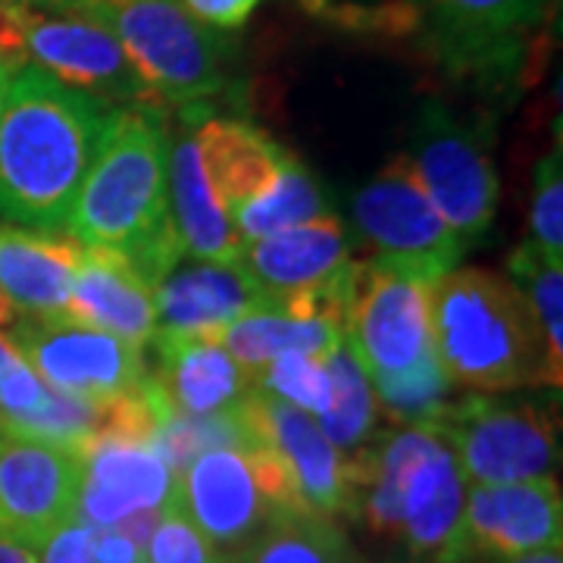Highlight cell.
I'll use <instances>...</instances> for the list:
<instances>
[{
    "mask_svg": "<svg viewBox=\"0 0 563 563\" xmlns=\"http://www.w3.org/2000/svg\"><path fill=\"white\" fill-rule=\"evenodd\" d=\"M110 110L35 66L16 69L0 113V220L66 235Z\"/></svg>",
    "mask_w": 563,
    "mask_h": 563,
    "instance_id": "cell-1",
    "label": "cell"
},
{
    "mask_svg": "<svg viewBox=\"0 0 563 563\" xmlns=\"http://www.w3.org/2000/svg\"><path fill=\"white\" fill-rule=\"evenodd\" d=\"M66 235L120 254L157 288L185 257L169 217V139L157 110L113 107Z\"/></svg>",
    "mask_w": 563,
    "mask_h": 563,
    "instance_id": "cell-2",
    "label": "cell"
},
{
    "mask_svg": "<svg viewBox=\"0 0 563 563\" xmlns=\"http://www.w3.org/2000/svg\"><path fill=\"white\" fill-rule=\"evenodd\" d=\"M354 514L422 563H470L463 542V476L439 426H401L344 457Z\"/></svg>",
    "mask_w": 563,
    "mask_h": 563,
    "instance_id": "cell-3",
    "label": "cell"
},
{
    "mask_svg": "<svg viewBox=\"0 0 563 563\" xmlns=\"http://www.w3.org/2000/svg\"><path fill=\"white\" fill-rule=\"evenodd\" d=\"M432 347L448 379L501 395L544 388V339L523 291L488 269H451L429 291Z\"/></svg>",
    "mask_w": 563,
    "mask_h": 563,
    "instance_id": "cell-4",
    "label": "cell"
},
{
    "mask_svg": "<svg viewBox=\"0 0 563 563\" xmlns=\"http://www.w3.org/2000/svg\"><path fill=\"white\" fill-rule=\"evenodd\" d=\"M76 3L113 32L157 103H198L225 88L220 41L179 0Z\"/></svg>",
    "mask_w": 563,
    "mask_h": 563,
    "instance_id": "cell-5",
    "label": "cell"
},
{
    "mask_svg": "<svg viewBox=\"0 0 563 563\" xmlns=\"http://www.w3.org/2000/svg\"><path fill=\"white\" fill-rule=\"evenodd\" d=\"M439 429L454 448L463 483L551 479L561 463L558 401L470 391L444 410Z\"/></svg>",
    "mask_w": 563,
    "mask_h": 563,
    "instance_id": "cell-6",
    "label": "cell"
},
{
    "mask_svg": "<svg viewBox=\"0 0 563 563\" xmlns=\"http://www.w3.org/2000/svg\"><path fill=\"white\" fill-rule=\"evenodd\" d=\"M432 285L385 257L344 263L342 335L366 376H395L435 351L429 322Z\"/></svg>",
    "mask_w": 563,
    "mask_h": 563,
    "instance_id": "cell-7",
    "label": "cell"
},
{
    "mask_svg": "<svg viewBox=\"0 0 563 563\" xmlns=\"http://www.w3.org/2000/svg\"><path fill=\"white\" fill-rule=\"evenodd\" d=\"M20 69L35 66L63 85L103 103L157 110L161 103L141 81L113 32L88 16L76 0L16 7Z\"/></svg>",
    "mask_w": 563,
    "mask_h": 563,
    "instance_id": "cell-8",
    "label": "cell"
},
{
    "mask_svg": "<svg viewBox=\"0 0 563 563\" xmlns=\"http://www.w3.org/2000/svg\"><path fill=\"white\" fill-rule=\"evenodd\" d=\"M10 342L41 383L88 401H117L147 383L144 347L91 329L69 313H22Z\"/></svg>",
    "mask_w": 563,
    "mask_h": 563,
    "instance_id": "cell-9",
    "label": "cell"
},
{
    "mask_svg": "<svg viewBox=\"0 0 563 563\" xmlns=\"http://www.w3.org/2000/svg\"><path fill=\"white\" fill-rule=\"evenodd\" d=\"M404 157L426 198L463 242L483 239L498 207V176L476 125L457 120L444 103L426 101Z\"/></svg>",
    "mask_w": 563,
    "mask_h": 563,
    "instance_id": "cell-10",
    "label": "cell"
},
{
    "mask_svg": "<svg viewBox=\"0 0 563 563\" xmlns=\"http://www.w3.org/2000/svg\"><path fill=\"white\" fill-rule=\"evenodd\" d=\"M354 225L379 257L401 263L429 282L451 273L466 251V242L426 198L404 154L357 191Z\"/></svg>",
    "mask_w": 563,
    "mask_h": 563,
    "instance_id": "cell-11",
    "label": "cell"
},
{
    "mask_svg": "<svg viewBox=\"0 0 563 563\" xmlns=\"http://www.w3.org/2000/svg\"><path fill=\"white\" fill-rule=\"evenodd\" d=\"M161 510H173L220 554L242 551L279 510L263 492L247 448H207L173 473Z\"/></svg>",
    "mask_w": 563,
    "mask_h": 563,
    "instance_id": "cell-12",
    "label": "cell"
},
{
    "mask_svg": "<svg viewBox=\"0 0 563 563\" xmlns=\"http://www.w3.org/2000/svg\"><path fill=\"white\" fill-rule=\"evenodd\" d=\"M85 451L0 432V539L38 554L60 526L79 520Z\"/></svg>",
    "mask_w": 563,
    "mask_h": 563,
    "instance_id": "cell-13",
    "label": "cell"
},
{
    "mask_svg": "<svg viewBox=\"0 0 563 563\" xmlns=\"http://www.w3.org/2000/svg\"><path fill=\"white\" fill-rule=\"evenodd\" d=\"M239 420L244 426V448L266 444L279 457L303 514L322 520L354 514L344 457L322 435L317 417L251 388L239 404Z\"/></svg>",
    "mask_w": 563,
    "mask_h": 563,
    "instance_id": "cell-14",
    "label": "cell"
},
{
    "mask_svg": "<svg viewBox=\"0 0 563 563\" xmlns=\"http://www.w3.org/2000/svg\"><path fill=\"white\" fill-rule=\"evenodd\" d=\"M563 501L554 479L473 485L463 498V542L470 563L561 548Z\"/></svg>",
    "mask_w": 563,
    "mask_h": 563,
    "instance_id": "cell-15",
    "label": "cell"
},
{
    "mask_svg": "<svg viewBox=\"0 0 563 563\" xmlns=\"http://www.w3.org/2000/svg\"><path fill=\"white\" fill-rule=\"evenodd\" d=\"M420 7L448 66L501 69L520 54L548 0H420Z\"/></svg>",
    "mask_w": 563,
    "mask_h": 563,
    "instance_id": "cell-16",
    "label": "cell"
},
{
    "mask_svg": "<svg viewBox=\"0 0 563 563\" xmlns=\"http://www.w3.org/2000/svg\"><path fill=\"white\" fill-rule=\"evenodd\" d=\"M169 466L151 442L101 439L85 448L79 520L91 529H113L139 510L166 501Z\"/></svg>",
    "mask_w": 563,
    "mask_h": 563,
    "instance_id": "cell-17",
    "label": "cell"
},
{
    "mask_svg": "<svg viewBox=\"0 0 563 563\" xmlns=\"http://www.w3.org/2000/svg\"><path fill=\"white\" fill-rule=\"evenodd\" d=\"M157 369L151 373L163 401L181 417L229 413L251 395V376L207 332H157Z\"/></svg>",
    "mask_w": 563,
    "mask_h": 563,
    "instance_id": "cell-18",
    "label": "cell"
},
{
    "mask_svg": "<svg viewBox=\"0 0 563 563\" xmlns=\"http://www.w3.org/2000/svg\"><path fill=\"white\" fill-rule=\"evenodd\" d=\"M239 266L273 307L332 279L347 263V232L335 217L303 222L261 242H244Z\"/></svg>",
    "mask_w": 563,
    "mask_h": 563,
    "instance_id": "cell-19",
    "label": "cell"
},
{
    "mask_svg": "<svg viewBox=\"0 0 563 563\" xmlns=\"http://www.w3.org/2000/svg\"><path fill=\"white\" fill-rule=\"evenodd\" d=\"M66 313L91 329L110 332L122 342L144 347L157 335V303L154 288L103 247H81Z\"/></svg>",
    "mask_w": 563,
    "mask_h": 563,
    "instance_id": "cell-20",
    "label": "cell"
},
{
    "mask_svg": "<svg viewBox=\"0 0 563 563\" xmlns=\"http://www.w3.org/2000/svg\"><path fill=\"white\" fill-rule=\"evenodd\" d=\"M157 332H217L244 313L273 307L239 263H203L173 269L154 288Z\"/></svg>",
    "mask_w": 563,
    "mask_h": 563,
    "instance_id": "cell-21",
    "label": "cell"
},
{
    "mask_svg": "<svg viewBox=\"0 0 563 563\" xmlns=\"http://www.w3.org/2000/svg\"><path fill=\"white\" fill-rule=\"evenodd\" d=\"M191 139L198 144L207 188L229 210V217L235 207L261 195L288 157V151L263 129L225 117H207Z\"/></svg>",
    "mask_w": 563,
    "mask_h": 563,
    "instance_id": "cell-22",
    "label": "cell"
},
{
    "mask_svg": "<svg viewBox=\"0 0 563 563\" xmlns=\"http://www.w3.org/2000/svg\"><path fill=\"white\" fill-rule=\"evenodd\" d=\"M69 235L25 232L0 222V291L16 313H66L69 285L79 263Z\"/></svg>",
    "mask_w": 563,
    "mask_h": 563,
    "instance_id": "cell-23",
    "label": "cell"
},
{
    "mask_svg": "<svg viewBox=\"0 0 563 563\" xmlns=\"http://www.w3.org/2000/svg\"><path fill=\"white\" fill-rule=\"evenodd\" d=\"M169 217L179 232L185 254L203 263H235L242 254V239L203 179L198 144L191 135L176 141L169 151Z\"/></svg>",
    "mask_w": 563,
    "mask_h": 563,
    "instance_id": "cell-24",
    "label": "cell"
},
{
    "mask_svg": "<svg viewBox=\"0 0 563 563\" xmlns=\"http://www.w3.org/2000/svg\"><path fill=\"white\" fill-rule=\"evenodd\" d=\"M210 339L229 351V357L242 366L251 376V383H257L263 366L276 361L279 354H310V357H329L339 344L344 342L342 329L325 320H301L285 313L282 307H261L254 313H244L242 320H235L225 329L207 332Z\"/></svg>",
    "mask_w": 563,
    "mask_h": 563,
    "instance_id": "cell-25",
    "label": "cell"
},
{
    "mask_svg": "<svg viewBox=\"0 0 563 563\" xmlns=\"http://www.w3.org/2000/svg\"><path fill=\"white\" fill-rule=\"evenodd\" d=\"M229 563H363L332 520L301 510L276 514Z\"/></svg>",
    "mask_w": 563,
    "mask_h": 563,
    "instance_id": "cell-26",
    "label": "cell"
},
{
    "mask_svg": "<svg viewBox=\"0 0 563 563\" xmlns=\"http://www.w3.org/2000/svg\"><path fill=\"white\" fill-rule=\"evenodd\" d=\"M325 217V198L310 169L298 157H285L276 179L254 195L251 201L232 210V225L244 242H261L276 232L295 229Z\"/></svg>",
    "mask_w": 563,
    "mask_h": 563,
    "instance_id": "cell-27",
    "label": "cell"
},
{
    "mask_svg": "<svg viewBox=\"0 0 563 563\" xmlns=\"http://www.w3.org/2000/svg\"><path fill=\"white\" fill-rule=\"evenodd\" d=\"M325 369L332 379V401L325 413L317 417V426L342 457H354L383 435L376 426L379 407L363 366L347 344L342 342L325 357Z\"/></svg>",
    "mask_w": 563,
    "mask_h": 563,
    "instance_id": "cell-28",
    "label": "cell"
},
{
    "mask_svg": "<svg viewBox=\"0 0 563 563\" xmlns=\"http://www.w3.org/2000/svg\"><path fill=\"white\" fill-rule=\"evenodd\" d=\"M514 285L536 313L544 339V388L561 391L563 383V263H548L526 242L510 257Z\"/></svg>",
    "mask_w": 563,
    "mask_h": 563,
    "instance_id": "cell-29",
    "label": "cell"
},
{
    "mask_svg": "<svg viewBox=\"0 0 563 563\" xmlns=\"http://www.w3.org/2000/svg\"><path fill=\"white\" fill-rule=\"evenodd\" d=\"M376 407L398 426H439L454 401V383L448 379L435 351L417 366L395 376H366Z\"/></svg>",
    "mask_w": 563,
    "mask_h": 563,
    "instance_id": "cell-30",
    "label": "cell"
},
{
    "mask_svg": "<svg viewBox=\"0 0 563 563\" xmlns=\"http://www.w3.org/2000/svg\"><path fill=\"white\" fill-rule=\"evenodd\" d=\"M254 388L298 407L310 417L325 413V407L332 401V379H329L325 361L310 357V354H295V351L266 363Z\"/></svg>",
    "mask_w": 563,
    "mask_h": 563,
    "instance_id": "cell-31",
    "label": "cell"
},
{
    "mask_svg": "<svg viewBox=\"0 0 563 563\" xmlns=\"http://www.w3.org/2000/svg\"><path fill=\"white\" fill-rule=\"evenodd\" d=\"M532 247L548 263L563 261V169L561 147L548 154L536 169V188H532Z\"/></svg>",
    "mask_w": 563,
    "mask_h": 563,
    "instance_id": "cell-32",
    "label": "cell"
},
{
    "mask_svg": "<svg viewBox=\"0 0 563 563\" xmlns=\"http://www.w3.org/2000/svg\"><path fill=\"white\" fill-rule=\"evenodd\" d=\"M47 395V385L35 376L16 344L0 335V429L29 417Z\"/></svg>",
    "mask_w": 563,
    "mask_h": 563,
    "instance_id": "cell-33",
    "label": "cell"
},
{
    "mask_svg": "<svg viewBox=\"0 0 563 563\" xmlns=\"http://www.w3.org/2000/svg\"><path fill=\"white\" fill-rule=\"evenodd\" d=\"M147 563H229L225 554H220L195 526L173 510H161V523L147 542Z\"/></svg>",
    "mask_w": 563,
    "mask_h": 563,
    "instance_id": "cell-34",
    "label": "cell"
},
{
    "mask_svg": "<svg viewBox=\"0 0 563 563\" xmlns=\"http://www.w3.org/2000/svg\"><path fill=\"white\" fill-rule=\"evenodd\" d=\"M98 539V529L81 520L60 526L47 542L38 548V563H91V548Z\"/></svg>",
    "mask_w": 563,
    "mask_h": 563,
    "instance_id": "cell-35",
    "label": "cell"
},
{
    "mask_svg": "<svg viewBox=\"0 0 563 563\" xmlns=\"http://www.w3.org/2000/svg\"><path fill=\"white\" fill-rule=\"evenodd\" d=\"M179 3L207 29L235 32L254 16L263 0H179Z\"/></svg>",
    "mask_w": 563,
    "mask_h": 563,
    "instance_id": "cell-36",
    "label": "cell"
},
{
    "mask_svg": "<svg viewBox=\"0 0 563 563\" xmlns=\"http://www.w3.org/2000/svg\"><path fill=\"white\" fill-rule=\"evenodd\" d=\"M139 558V548L122 536L120 529H98V539L91 548V563H135Z\"/></svg>",
    "mask_w": 563,
    "mask_h": 563,
    "instance_id": "cell-37",
    "label": "cell"
},
{
    "mask_svg": "<svg viewBox=\"0 0 563 563\" xmlns=\"http://www.w3.org/2000/svg\"><path fill=\"white\" fill-rule=\"evenodd\" d=\"M0 563H38V554L22 544L0 539Z\"/></svg>",
    "mask_w": 563,
    "mask_h": 563,
    "instance_id": "cell-38",
    "label": "cell"
},
{
    "mask_svg": "<svg viewBox=\"0 0 563 563\" xmlns=\"http://www.w3.org/2000/svg\"><path fill=\"white\" fill-rule=\"evenodd\" d=\"M492 563H563L561 548H544V551H532V554H520V558H501Z\"/></svg>",
    "mask_w": 563,
    "mask_h": 563,
    "instance_id": "cell-39",
    "label": "cell"
},
{
    "mask_svg": "<svg viewBox=\"0 0 563 563\" xmlns=\"http://www.w3.org/2000/svg\"><path fill=\"white\" fill-rule=\"evenodd\" d=\"M16 317H20V313H16V307L7 301V298H3V291H0V325H7V329H10V325L16 322Z\"/></svg>",
    "mask_w": 563,
    "mask_h": 563,
    "instance_id": "cell-40",
    "label": "cell"
},
{
    "mask_svg": "<svg viewBox=\"0 0 563 563\" xmlns=\"http://www.w3.org/2000/svg\"><path fill=\"white\" fill-rule=\"evenodd\" d=\"M10 76H13V73H10V69H7V66L0 63V113H3V101H7V88H10Z\"/></svg>",
    "mask_w": 563,
    "mask_h": 563,
    "instance_id": "cell-41",
    "label": "cell"
},
{
    "mask_svg": "<svg viewBox=\"0 0 563 563\" xmlns=\"http://www.w3.org/2000/svg\"><path fill=\"white\" fill-rule=\"evenodd\" d=\"M7 3H63V0H0V7Z\"/></svg>",
    "mask_w": 563,
    "mask_h": 563,
    "instance_id": "cell-42",
    "label": "cell"
}]
</instances>
